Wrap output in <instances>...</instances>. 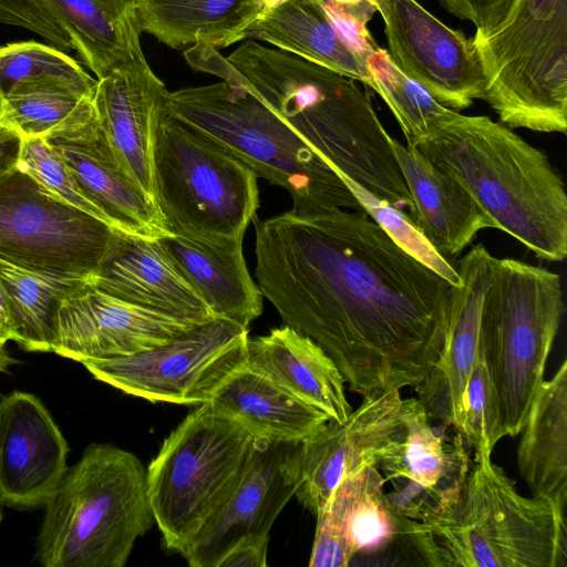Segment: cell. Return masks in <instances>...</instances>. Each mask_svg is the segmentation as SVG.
Here are the masks:
<instances>
[{"label":"cell","mask_w":567,"mask_h":567,"mask_svg":"<svg viewBox=\"0 0 567 567\" xmlns=\"http://www.w3.org/2000/svg\"><path fill=\"white\" fill-rule=\"evenodd\" d=\"M252 224L262 297L331 357L351 391L424 380L444 341L447 280L363 212L290 209Z\"/></svg>","instance_id":"1"},{"label":"cell","mask_w":567,"mask_h":567,"mask_svg":"<svg viewBox=\"0 0 567 567\" xmlns=\"http://www.w3.org/2000/svg\"><path fill=\"white\" fill-rule=\"evenodd\" d=\"M184 58L194 70L254 94L337 173L392 206L412 210L391 136L358 81L252 40L241 41L227 56L197 43L185 49Z\"/></svg>","instance_id":"2"},{"label":"cell","mask_w":567,"mask_h":567,"mask_svg":"<svg viewBox=\"0 0 567 567\" xmlns=\"http://www.w3.org/2000/svg\"><path fill=\"white\" fill-rule=\"evenodd\" d=\"M539 259L567 255V195L548 156L503 123L447 109L415 145Z\"/></svg>","instance_id":"3"},{"label":"cell","mask_w":567,"mask_h":567,"mask_svg":"<svg viewBox=\"0 0 567 567\" xmlns=\"http://www.w3.org/2000/svg\"><path fill=\"white\" fill-rule=\"evenodd\" d=\"M488 453L475 464L454 504L408 537L417 564L433 567H566L565 512L518 493Z\"/></svg>","instance_id":"4"},{"label":"cell","mask_w":567,"mask_h":567,"mask_svg":"<svg viewBox=\"0 0 567 567\" xmlns=\"http://www.w3.org/2000/svg\"><path fill=\"white\" fill-rule=\"evenodd\" d=\"M43 508L34 556L43 567H123L154 523L146 468L110 443L87 445Z\"/></svg>","instance_id":"5"},{"label":"cell","mask_w":567,"mask_h":567,"mask_svg":"<svg viewBox=\"0 0 567 567\" xmlns=\"http://www.w3.org/2000/svg\"><path fill=\"white\" fill-rule=\"evenodd\" d=\"M167 113L288 192L293 210L363 212L337 172L244 87L220 81L178 89L168 93Z\"/></svg>","instance_id":"6"},{"label":"cell","mask_w":567,"mask_h":567,"mask_svg":"<svg viewBox=\"0 0 567 567\" xmlns=\"http://www.w3.org/2000/svg\"><path fill=\"white\" fill-rule=\"evenodd\" d=\"M565 313L560 276L498 259L480 318V350L505 436L519 434Z\"/></svg>","instance_id":"7"},{"label":"cell","mask_w":567,"mask_h":567,"mask_svg":"<svg viewBox=\"0 0 567 567\" xmlns=\"http://www.w3.org/2000/svg\"><path fill=\"white\" fill-rule=\"evenodd\" d=\"M256 439L209 403L188 413L146 470L154 523L167 549L183 554L238 487Z\"/></svg>","instance_id":"8"},{"label":"cell","mask_w":567,"mask_h":567,"mask_svg":"<svg viewBox=\"0 0 567 567\" xmlns=\"http://www.w3.org/2000/svg\"><path fill=\"white\" fill-rule=\"evenodd\" d=\"M153 171L155 203L172 235L210 246L243 241L259 208L249 166L166 112Z\"/></svg>","instance_id":"9"},{"label":"cell","mask_w":567,"mask_h":567,"mask_svg":"<svg viewBox=\"0 0 567 567\" xmlns=\"http://www.w3.org/2000/svg\"><path fill=\"white\" fill-rule=\"evenodd\" d=\"M473 43L485 79L483 100L501 123L566 134L567 0H516L497 31Z\"/></svg>","instance_id":"10"},{"label":"cell","mask_w":567,"mask_h":567,"mask_svg":"<svg viewBox=\"0 0 567 567\" xmlns=\"http://www.w3.org/2000/svg\"><path fill=\"white\" fill-rule=\"evenodd\" d=\"M19 166L0 177V259L59 279L91 282L115 233Z\"/></svg>","instance_id":"11"},{"label":"cell","mask_w":567,"mask_h":567,"mask_svg":"<svg viewBox=\"0 0 567 567\" xmlns=\"http://www.w3.org/2000/svg\"><path fill=\"white\" fill-rule=\"evenodd\" d=\"M248 339L246 327L216 318L165 344L81 364L97 381L153 403L203 404L245 364Z\"/></svg>","instance_id":"12"},{"label":"cell","mask_w":567,"mask_h":567,"mask_svg":"<svg viewBox=\"0 0 567 567\" xmlns=\"http://www.w3.org/2000/svg\"><path fill=\"white\" fill-rule=\"evenodd\" d=\"M393 63L454 111L483 100L485 79L472 39L451 29L416 0H375Z\"/></svg>","instance_id":"13"},{"label":"cell","mask_w":567,"mask_h":567,"mask_svg":"<svg viewBox=\"0 0 567 567\" xmlns=\"http://www.w3.org/2000/svg\"><path fill=\"white\" fill-rule=\"evenodd\" d=\"M404 430L381 453L377 468L392 491L391 506L403 517L426 522L456 501L470 471L465 440L456 432L450 441L437 434L416 398L402 402Z\"/></svg>","instance_id":"14"},{"label":"cell","mask_w":567,"mask_h":567,"mask_svg":"<svg viewBox=\"0 0 567 567\" xmlns=\"http://www.w3.org/2000/svg\"><path fill=\"white\" fill-rule=\"evenodd\" d=\"M343 422L329 420L300 443V476L295 496L313 515L347 476L377 466L381 453L404 430L399 390L362 395Z\"/></svg>","instance_id":"15"},{"label":"cell","mask_w":567,"mask_h":567,"mask_svg":"<svg viewBox=\"0 0 567 567\" xmlns=\"http://www.w3.org/2000/svg\"><path fill=\"white\" fill-rule=\"evenodd\" d=\"M43 138L113 228L147 239L172 235L154 202L118 165L93 100Z\"/></svg>","instance_id":"16"},{"label":"cell","mask_w":567,"mask_h":567,"mask_svg":"<svg viewBox=\"0 0 567 567\" xmlns=\"http://www.w3.org/2000/svg\"><path fill=\"white\" fill-rule=\"evenodd\" d=\"M195 324L85 282L59 306L51 352L80 363L125 357L165 344Z\"/></svg>","instance_id":"17"},{"label":"cell","mask_w":567,"mask_h":567,"mask_svg":"<svg viewBox=\"0 0 567 567\" xmlns=\"http://www.w3.org/2000/svg\"><path fill=\"white\" fill-rule=\"evenodd\" d=\"M377 466L347 476L317 512L310 567H346L357 557L400 551L411 557L413 522L389 503Z\"/></svg>","instance_id":"18"},{"label":"cell","mask_w":567,"mask_h":567,"mask_svg":"<svg viewBox=\"0 0 567 567\" xmlns=\"http://www.w3.org/2000/svg\"><path fill=\"white\" fill-rule=\"evenodd\" d=\"M300 476V443L256 439L248 467L233 496L182 554L192 567H216L247 536H270Z\"/></svg>","instance_id":"19"},{"label":"cell","mask_w":567,"mask_h":567,"mask_svg":"<svg viewBox=\"0 0 567 567\" xmlns=\"http://www.w3.org/2000/svg\"><path fill=\"white\" fill-rule=\"evenodd\" d=\"M497 258L482 244L473 246L455 265L441 352L424 380L415 386L429 417L461 433L467 380L480 353V318L485 291Z\"/></svg>","instance_id":"20"},{"label":"cell","mask_w":567,"mask_h":567,"mask_svg":"<svg viewBox=\"0 0 567 567\" xmlns=\"http://www.w3.org/2000/svg\"><path fill=\"white\" fill-rule=\"evenodd\" d=\"M69 444L37 395L0 399V502L27 511L45 505L68 468Z\"/></svg>","instance_id":"21"},{"label":"cell","mask_w":567,"mask_h":567,"mask_svg":"<svg viewBox=\"0 0 567 567\" xmlns=\"http://www.w3.org/2000/svg\"><path fill=\"white\" fill-rule=\"evenodd\" d=\"M168 93L141 55L99 79L93 99L118 165L155 205L153 153Z\"/></svg>","instance_id":"22"},{"label":"cell","mask_w":567,"mask_h":567,"mask_svg":"<svg viewBox=\"0 0 567 567\" xmlns=\"http://www.w3.org/2000/svg\"><path fill=\"white\" fill-rule=\"evenodd\" d=\"M90 284L118 299L192 323L216 319L156 239L115 230Z\"/></svg>","instance_id":"23"},{"label":"cell","mask_w":567,"mask_h":567,"mask_svg":"<svg viewBox=\"0 0 567 567\" xmlns=\"http://www.w3.org/2000/svg\"><path fill=\"white\" fill-rule=\"evenodd\" d=\"M391 145L413 203L409 217L442 256L462 252L478 231L494 228L471 194L416 146L393 137Z\"/></svg>","instance_id":"24"},{"label":"cell","mask_w":567,"mask_h":567,"mask_svg":"<svg viewBox=\"0 0 567 567\" xmlns=\"http://www.w3.org/2000/svg\"><path fill=\"white\" fill-rule=\"evenodd\" d=\"M246 364L329 420L343 422L352 411L343 375L331 357L312 339L287 326L248 339Z\"/></svg>","instance_id":"25"},{"label":"cell","mask_w":567,"mask_h":567,"mask_svg":"<svg viewBox=\"0 0 567 567\" xmlns=\"http://www.w3.org/2000/svg\"><path fill=\"white\" fill-rule=\"evenodd\" d=\"M219 414L244 426L255 439L301 443L329 417L265 374L245 364L207 402Z\"/></svg>","instance_id":"26"},{"label":"cell","mask_w":567,"mask_h":567,"mask_svg":"<svg viewBox=\"0 0 567 567\" xmlns=\"http://www.w3.org/2000/svg\"><path fill=\"white\" fill-rule=\"evenodd\" d=\"M99 80L144 55L133 0H33Z\"/></svg>","instance_id":"27"},{"label":"cell","mask_w":567,"mask_h":567,"mask_svg":"<svg viewBox=\"0 0 567 567\" xmlns=\"http://www.w3.org/2000/svg\"><path fill=\"white\" fill-rule=\"evenodd\" d=\"M156 241L216 318L248 328L261 315L264 297L248 271L243 241L210 246L175 235Z\"/></svg>","instance_id":"28"},{"label":"cell","mask_w":567,"mask_h":567,"mask_svg":"<svg viewBox=\"0 0 567 567\" xmlns=\"http://www.w3.org/2000/svg\"><path fill=\"white\" fill-rule=\"evenodd\" d=\"M519 473L533 496L567 504V361L539 385L520 429Z\"/></svg>","instance_id":"29"},{"label":"cell","mask_w":567,"mask_h":567,"mask_svg":"<svg viewBox=\"0 0 567 567\" xmlns=\"http://www.w3.org/2000/svg\"><path fill=\"white\" fill-rule=\"evenodd\" d=\"M267 43L358 82L369 84L364 62L346 44L311 0H287L256 19L233 41Z\"/></svg>","instance_id":"30"},{"label":"cell","mask_w":567,"mask_h":567,"mask_svg":"<svg viewBox=\"0 0 567 567\" xmlns=\"http://www.w3.org/2000/svg\"><path fill=\"white\" fill-rule=\"evenodd\" d=\"M142 32L172 49H224L259 16V0H133Z\"/></svg>","instance_id":"31"},{"label":"cell","mask_w":567,"mask_h":567,"mask_svg":"<svg viewBox=\"0 0 567 567\" xmlns=\"http://www.w3.org/2000/svg\"><path fill=\"white\" fill-rule=\"evenodd\" d=\"M3 286L16 329V343L28 352H51L62 299L85 282L59 279L0 259Z\"/></svg>","instance_id":"32"},{"label":"cell","mask_w":567,"mask_h":567,"mask_svg":"<svg viewBox=\"0 0 567 567\" xmlns=\"http://www.w3.org/2000/svg\"><path fill=\"white\" fill-rule=\"evenodd\" d=\"M97 80L69 54L35 41L0 47V100L38 91L94 97Z\"/></svg>","instance_id":"33"},{"label":"cell","mask_w":567,"mask_h":567,"mask_svg":"<svg viewBox=\"0 0 567 567\" xmlns=\"http://www.w3.org/2000/svg\"><path fill=\"white\" fill-rule=\"evenodd\" d=\"M369 86L385 102L406 145L415 146L449 107L437 102L421 84L393 63L388 51L377 45L364 59Z\"/></svg>","instance_id":"34"},{"label":"cell","mask_w":567,"mask_h":567,"mask_svg":"<svg viewBox=\"0 0 567 567\" xmlns=\"http://www.w3.org/2000/svg\"><path fill=\"white\" fill-rule=\"evenodd\" d=\"M357 198L362 210L377 223L404 251L447 280L452 286L460 282L456 265L442 256L411 220L409 215L372 195L362 186L337 173Z\"/></svg>","instance_id":"35"},{"label":"cell","mask_w":567,"mask_h":567,"mask_svg":"<svg viewBox=\"0 0 567 567\" xmlns=\"http://www.w3.org/2000/svg\"><path fill=\"white\" fill-rule=\"evenodd\" d=\"M93 97L64 91H38L0 100V122L24 138L43 137Z\"/></svg>","instance_id":"36"},{"label":"cell","mask_w":567,"mask_h":567,"mask_svg":"<svg viewBox=\"0 0 567 567\" xmlns=\"http://www.w3.org/2000/svg\"><path fill=\"white\" fill-rule=\"evenodd\" d=\"M461 434L475 454H492L505 436L492 381L481 350L467 380Z\"/></svg>","instance_id":"37"},{"label":"cell","mask_w":567,"mask_h":567,"mask_svg":"<svg viewBox=\"0 0 567 567\" xmlns=\"http://www.w3.org/2000/svg\"><path fill=\"white\" fill-rule=\"evenodd\" d=\"M18 166L61 199L109 224L102 212L82 194L64 161L43 137L24 138Z\"/></svg>","instance_id":"38"},{"label":"cell","mask_w":567,"mask_h":567,"mask_svg":"<svg viewBox=\"0 0 567 567\" xmlns=\"http://www.w3.org/2000/svg\"><path fill=\"white\" fill-rule=\"evenodd\" d=\"M447 11L471 21L476 32L472 39L482 41L497 31L509 17L516 0H440Z\"/></svg>","instance_id":"39"},{"label":"cell","mask_w":567,"mask_h":567,"mask_svg":"<svg viewBox=\"0 0 567 567\" xmlns=\"http://www.w3.org/2000/svg\"><path fill=\"white\" fill-rule=\"evenodd\" d=\"M270 536H247L231 546L216 567H265Z\"/></svg>","instance_id":"40"},{"label":"cell","mask_w":567,"mask_h":567,"mask_svg":"<svg viewBox=\"0 0 567 567\" xmlns=\"http://www.w3.org/2000/svg\"><path fill=\"white\" fill-rule=\"evenodd\" d=\"M23 141L21 134L0 122V177L18 166Z\"/></svg>","instance_id":"41"},{"label":"cell","mask_w":567,"mask_h":567,"mask_svg":"<svg viewBox=\"0 0 567 567\" xmlns=\"http://www.w3.org/2000/svg\"><path fill=\"white\" fill-rule=\"evenodd\" d=\"M338 9L342 13L367 25L377 12L375 0H317Z\"/></svg>","instance_id":"42"},{"label":"cell","mask_w":567,"mask_h":567,"mask_svg":"<svg viewBox=\"0 0 567 567\" xmlns=\"http://www.w3.org/2000/svg\"><path fill=\"white\" fill-rule=\"evenodd\" d=\"M0 339L8 342L10 340L16 342L17 334L12 321L9 303L0 281Z\"/></svg>","instance_id":"43"},{"label":"cell","mask_w":567,"mask_h":567,"mask_svg":"<svg viewBox=\"0 0 567 567\" xmlns=\"http://www.w3.org/2000/svg\"><path fill=\"white\" fill-rule=\"evenodd\" d=\"M6 341L0 339V373H6L13 364L18 363L6 349Z\"/></svg>","instance_id":"44"},{"label":"cell","mask_w":567,"mask_h":567,"mask_svg":"<svg viewBox=\"0 0 567 567\" xmlns=\"http://www.w3.org/2000/svg\"><path fill=\"white\" fill-rule=\"evenodd\" d=\"M285 1H287V0H259V2H258L259 16L257 19H259L260 17L270 12L271 10H274L275 8H277Z\"/></svg>","instance_id":"45"},{"label":"cell","mask_w":567,"mask_h":567,"mask_svg":"<svg viewBox=\"0 0 567 567\" xmlns=\"http://www.w3.org/2000/svg\"><path fill=\"white\" fill-rule=\"evenodd\" d=\"M2 507H3V505H2V503L0 502V525H1L2 519H3V508H2Z\"/></svg>","instance_id":"46"}]
</instances>
